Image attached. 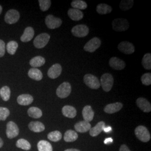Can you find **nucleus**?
I'll use <instances>...</instances> for the list:
<instances>
[{
  "label": "nucleus",
  "mask_w": 151,
  "mask_h": 151,
  "mask_svg": "<svg viewBox=\"0 0 151 151\" xmlns=\"http://www.w3.org/2000/svg\"><path fill=\"white\" fill-rule=\"evenodd\" d=\"M113 29L115 31L122 32L127 30L129 27V23L127 19L123 18L115 19L112 22Z\"/></svg>",
  "instance_id": "1"
},
{
  "label": "nucleus",
  "mask_w": 151,
  "mask_h": 151,
  "mask_svg": "<svg viewBox=\"0 0 151 151\" xmlns=\"http://www.w3.org/2000/svg\"><path fill=\"white\" fill-rule=\"evenodd\" d=\"M113 84L114 78L111 74L106 73L101 76L100 80V86H101L104 91H110L113 87Z\"/></svg>",
  "instance_id": "2"
},
{
  "label": "nucleus",
  "mask_w": 151,
  "mask_h": 151,
  "mask_svg": "<svg viewBox=\"0 0 151 151\" xmlns=\"http://www.w3.org/2000/svg\"><path fill=\"white\" fill-rule=\"evenodd\" d=\"M135 134L138 139L143 142H148L151 139V134L148 130L143 125H139L135 129Z\"/></svg>",
  "instance_id": "3"
},
{
  "label": "nucleus",
  "mask_w": 151,
  "mask_h": 151,
  "mask_svg": "<svg viewBox=\"0 0 151 151\" xmlns=\"http://www.w3.org/2000/svg\"><path fill=\"white\" fill-rule=\"evenodd\" d=\"M71 91L72 87L70 83L67 82H64L57 88L56 94L60 99H65L70 96Z\"/></svg>",
  "instance_id": "4"
},
{
  "label": "nucleus",
  "mask_w": 151,
  "mask_h": 151,
  "mask_svg": "<svg viewBox=\"0 0 151 151\" xmlns=\"http://www.w3.org/2000/svg\"><path fill=\"white\" fill-rule=\"evenodd\" d=\"M50 38V35L47 33H42L38 35L33 42L34 47L38 49L43 48L48 43Z\"/></svg>",
  "instance_id": "5"
},
{
  "label": "nucleus",
  "mask_w": 151,
  "mask_h": 151,
  "mask_svg": "<svg viewBox=\"0 0 151 151\" xmlns=\"http://www.w3.org/2000/svg\"><path fill=\"white\" fill-rule=\"evenodd\" d=\"M83 81L86 86L91 89H98L100 87V83L95 76L91 74H86L84 76Z\"/></svg>",
  "instance_id": "6"
},
{
  "label": "nucleus",
  "mask_w": 151,
  "mask_h": 151,
  "mask_svg": "<svg viewBox=\"0 0 151 151\" xmlns=\"http://www.w3.org/2000/svg\"><path fill=\"white\" fill-rule=\"evenodd\" d=\"M73 36L77 38H83L86 37L89 32V28L86 25H77L71 30Z\"/></svg>",
  "instance_id": "7"
},
{
  "label": "nucleus",
  "mask_w": 151,
  "mask_h": 151,
  "mask_svg": "<svg viewBox=\"0 0 151 151\" xmlns=\"http://www.w3.org/2000/svg\"><path fill=\"white\" fill-rule=\"evenodd\" d=\"M101 42L99 38L94 37L92 38L85 45L83 49L85 51L93 53L95 52L97 49L99 48L101 46Z\"/></svg>",
  "instance_id": "8"
},
{
  "label": "nucleus",
  "mask_w": 151,
  "mask_h": 151,
  "mask_svg": "<svg viewBox=\"0 0 151 151\" xmlns=\"http://www.w3.org/2000/svg\"><path fill=\"white\" fill-rule=\"evenodd\" d=\"M45 22L47 27L50 29H55L60 27L62 24V20L58 17H55L52 15H49L45 19Z\"/></svg>",
  "instance_id": "9"
},
{
  "label": "nucleus",
  "mask_w": 151,
  "mask_h": 151,
  "mask_svg": "<svg viewBox=\"0 0 151 151\" xmlns=\"http://www.w3.org/2000/svg\"><path fill=\"white\" fill-rule=\"evenodd\" d=\"M19 134V129L14 122H9L6 125V135L8 138L12 139Z\"/></svg>",
  "instance_id": "10"
},
{
  "label": "nucleus",
  "mask_w": 151,
  "mask_h": 151,
  "mask_svg": "<svg viewBox=\"0 0 151 151\" xmlns=\"http://www.w3.org/2000/svg\"><path fill=\"white\" fill-rule=\"evenodd\" d=\"M118 49L123 53L131 54L135 52V47L132 43L128 41H123L119 44Z\"/></svg>",
  "instance_id": "11"
},
{
  "label": "nucleus",
  "mask_w": 151,
  "mask_h": 151,
  "mask_svg": "<svg viewBox=\"0 0 151 151\" xmlns=\"http://www.w3.org/2000/svg\"><path fill=\"white\" fill-rule=\"evenodd\" d=\"M20 19V14L16 10H10L7 11L5 16V21L9 24H14L18 22Z\"/></svg>",
  "instance_id": "12"
},
{
  "label": "nucleus",
  "mask_w": 151,
  "mask_h": 151,
  "mask_svg": "<svg viewBox=\"0 0 151 151\" xmlns=\"http://www.w3.org/2000/svg\"><path fill=\"white\" fill-rule=\"evenodd\" d=\"M109 65L115 70H122L126 66L125 62L124 60L118 57H114L109 60Z\"/></svg>",
  "instance_id": "13"
},
{
  "label": "nucleus",
  "mask_w": 151,
  "mask_h": 151,
  "mask_svg": "<svg viewBox=\"0 0 151 151\" xmlns=\"http://www.w3.org/2000/svg\"><path fill=\"white\" fill-rule=\"evenodd\" d=\"M62 71V66L58 63H56L53 65L49 69L47 75L50 78L55 79L60 75Z\"/></svg>",
  "instance_id": "14"
},
{
  "label": "nucleus",
  "mask_w": 151,
  "mask_h": 151,
  "mask_svg": "<svg viewBox=\"0 0 151 151\" xmlns=\"http://www.w3.org/2000/svg\"><path fill=\"white\" fill-rule=\"evenodd\" d=\"M137 105L145 113H150L151 111V103L143 97H139L136 101Z\"/></svg>",
  "instance_id": "15"
},
{
  "label": "nucleus",
  "mask_w": 151,
  "mask_h": 151,
  "mask_svg": "<svg viewBox=\"0 0 151 151\" xmlns=\"http://www.w3.org/2000/svg\"><path fill=\"white\" fill-rule=\"evenodd\" d=\"M123 106V105L121 103H113V104H110L107 105L105 108H104V111L106 113L111 114L115 113L116 112L119 111Z\"/></svg>",
  "instance_id": "16"
},
{
  "label": "nucleus",
  "mask_w": 151,
  "mask_h": 151,
  "mask_svg": "<svg viewBox=\"0 0 151 151\" xmlns=\"http://www.w3.org/2000/svg\"><path fill=\"white\" fill-rule=\"evenodd\" d=\"M91 128V125L85 120L80 121L75 125L76 131L79 133H86Z\"/></svg>",
  "instance_id": "17"
},
{
  "label": "nucleus",
  "mask_w": 151,
  "mask_h": 151,
  "mask_svg": "<svg viewBox=\"0 0 151 151\" xmlns=\"http://www.w3.org/2000/svg\"><path fill=\"white\" fill-rule=\"evenodd\" d=\"M82 113L83 119L86 122L90 123L93 119L95 113L90 105L85 106L82 110Z\"/></svg>",
  "instance_id": "18"
},
{
  "label": "nucleus",
  "mask_w": 151,
  "mask_h": 151,
  "mask_svg": "<svg viewBox=\"0 0 151 151\" xmlns=\"http://www.w3.org/2000/svg\"><path fill=\"white\" fill-rule=\"evenodd\" d=\"M34 99L29 94H22L19 96L17 99V103L22 106H27L33 102Z\"/></svg>",
  "instance_id": "19"
},
{
  "label": "nucleus",
  "mask_w": 151,
  "mask_h": 151,
  "mask_svg": "<svg viewBox=\"0 0 151 151\" xmlns=\"http://www.w3.org/2000/svg\"><path fill=\"white\" fill-rule=\"evenodd\" d=\"M68 15L73 21H80L83 17V14L81 10L73 8L68 10Z\"/></svg>",
  "instance_id": "20"
},
{
  "label": "nucleus",
  "mask_w": 151,
  "mask_h": 151,
  "mask_svg": "<svg viewBox=\"0 0 151 151\" xmlns=\"http://www.w3.org/2000/svg\"><path fill=\"white\" fill-rule=\"evenodd\" d=\"M34 35V30L33 28L30 27H26L24 33L20 38V40L22 42L26 43L30 41Z\"/></svg>",
  "instance_id": "21"
},
{
  "label": "nucleus",
  "mask_w": 151,
  "mask_h": 151,
  "mask_svg": "<svg viewBox=\"0 0 151 151\" xmlns=\"http://www.w3.org/2000/svg\"><path fill=\"white\" fill-rule=\"evenodd\" d=\"M63 115L68 118H74L77 115V111L75 108L70 105H65L62 109Z\"/></svg>",
  "instance_id": "22"
},
{
  "label": "nucleus",
  "mask_w": 151,
  "mask_h": 151,
  "mask_svg": "<svg viewBox=\"0 0 151 151\" xmlns=\"http://www.w3.org/2000/svg\"><path fill=\"white\" fill-rule=\"evenodd\" d=\"M105 128V124L104 122L101 121L99 122L95 127L91 128L90 130V135L92 137H96L99 135L102 132L104 128Z\"/></svg>",
  "instance_id": "23"
},
{
  "label": "nucleus",
  "mask_w": 151,
  "mask_h": 151,
  "mask_svg": "<svg viewBox=\"0 0 151 151\" xmlns=\"http://www.w3.org/2000/svg\"><path fill=\"white\" fill-rule=\"evenodd\" d=\"M28 127L31 131L35 133H40L45 130L44 125L38 121L31 122L28 125Z\"/></svg>",
  "instance_id": "24"
},
{
  "label": "nucleus",
  "mask_w": 151,
  "mask_h": 151,
  "mask_svg": "<svg viewBox=\"0 0 151 151\" xmlns=\"http://www.w3.org/2000/svg\"><path fill=\"white\" fill-rule=\"evenodd\" d=\"M29 77L35 81H40L43 78L42 72L38 68H32L28 72Z\"/></svg>",
  "instance_id": "25"
},
{
  "label": "nucleus",
  "mask_w": 151,
  "mask_h": 151,
  "mask_svg": "<svg viewBox=\"0 0 151 151\" xmlns=\"http://www.w3.org/2000/svg\"><path fill=\"white\" fill-rule=\"evenodd\" d=\"M45 60L42 56L35 57L32 58L29 62V64L32 68H37V67H42L45 64Z\"/></svg>",
  "instance_id": "26"
},
{
  "label": "nucleus",
  "mask_w": 151,
  "mask_h": 151,
  "mask_svg": "<svg viewBox=\"0 0 151 151\" xmlns=\"http://www.w3.org/2000/svg\"><path fill=\"white\" fill-rule=\"evenodd\" d=\"M113 11V9L110 6L105 4H100L96 7L97 13L101 15H105L110 14Z\"/></svg>",
  "instance_id": "27"
},
{
  "label": "nucleus",
  "mask_w": 151,
  "mask_h": 151,
  "mask_svg": "<svg viewBox=\"0 0 151 151\" xmlns=\"http://www.w3.org/2000/svg\"><path fill=\"white\" fill-rule=\"evenodd\" d=\"M78 138L77 133L72 130H68L65 132L64 135V140L66 142H75Z\"/></svg>",
  "instance_id": "28"
},
{
  "label": "nucleus",
  "mask_w": 151,
  "mask_h": 151,
  "mask_svg": "<svg viewBox=\"0 0 151 151\" xmlns=\"http://www.w3.org/2000/svg\"><path fill=\"white\" fill-rule=\"evenodd\" d=\"M28 115L34 119H38L42 116L43 113L42 110L37 107H31L27 110Z\"/></svg>",
  "instance_id": "29"
},
{
  "label": "nucleus",
  "mask_w": 151,
  "mask_h": 151,
  "mask_svg": "<svg viewBox=\"0 0 151 151\" xmlns=\"http://www.w3.org/2000/svg\"><path fill=\"white\" fill-rule=\"evenodd\" d=\"M37 147L39 151H53L51 144L47 140H40L38 142Z\"/></svg>",
  "instance_id": "30"
},
{
  "label": "nucleus",
  "mask_w": 151,
  "mask_h": 151,
  "mask_svg": "<svg viewBox=\"0 0 151 151\" xmlns=\"http://www.w3.org/2000/svg\"><path fill=\"white\" fill-rule=\"evenodd\" d=\"M71 6L73 9H77L79 10H85L87 7V4L84 1L82 0H73L71 2Z\"/></svg>",
  "instance_id": "31"
},
{
  "label": "nucleus",
  "mask_w": 151,
  "mask_h": 151,
  "mask_svg": "<svg viewBox=\"0 0 151 151\" xmlns=\"http://www.w3.org/2000/svg\"><path fill=\"white\" fill-rule=\"evenodd\" d=\"M16 146L17 148H21L22 150L29 151L31 149L30 143L25 139H20L17 141Z\"/></svg>",
  "instance_id": "32"
},
{
  "label": "nucleus",
  "mask_w": 151,
  "mask_h": 151,
  "mask_svg": "<svg viewBox=\"0 0 151 151\" xmlns=\"http://www.w3.org/2000/svg\"><path fill=\"white\" fill-rule=\"evenodd\" d=\"M11 91L10 88L8 86L2 87L0 90V95L2 100L5 101H7L10 98Z\"/></svg>",
  "instance_id": "33"
},
{
  "label": "nucleus",
  "mask_w": 151,
  "mask_h": 151,
  "mask_svg": "<svg viewBox=\"0 0 151 151\" xmlns=\"http://www.w3.org/2000/svg\"><path fill=\"white\" fill-rule=\"evenodd\" d=\"M142 64L144 68L147 70H150L151 69V54L146 53L144 55L142 60Z\"/></svg>",
  "instance_id": "34"
},
{
  "label": "nucleus",
  "mask_w": 151,
  "mask_h": 151,
  "mask_svg": "<svg viewBox=\"0 0 151 151\" xmlns=\"http://www.w3.org/2000/svg\"><path fill=\"white\" fill-rule=\"evenodd\" d=\"M134 5L133 0H123L120 2L119 7L122 11L129 10Z\"/></svg>",
  "instance_id": "35"
},
{
  "label": "nucleus",
  "mask_w": 151,
  "mask_h": 151,
  "mask_svg": "<svg viewBox=\"0 0 151 151\" xmlns=\"http://www.w3.org/2000/svg\"><path fill=\"white\" fill-rule=\"evenodd\" d=\"M62 133L60 132V131H58V130L52 132L48 134V139L54 142L60 141L62 139Z\"/></svg>",
  "instance_id": "36"
},
{
  "label": "nucleus",
  "mask_w": 151,
  "mask_h": 151,
  "mask_svg": "<svg viewBox=\"0 0 151 151\" xmlns=\"http://www.w3.org/2000/svg\"><path fill=\"white\" fill-rule=\"evenodd\" d=\"M18 48V44L15 41L9 42L6 46V49L8 53L11 55H14Z\"/></svg>",
  "instance_id": "37"
},
{
  "label": "nucleus",
  "mask_w": 151,
  "mask_h": 151,
  "mask_svg": "<svg viewBox=\"0 0 151 151\" xmlns=\"http://www.w3.org/2000/svg\"><path fill=\"white\" fill-rule=\"evenodd\" d=\"M38 2L40 9L42 11H47L51 5V1L50 0H39Z\"/></svg>",
  "instance_id": "38"
},
{
  "label": "nucleus",
  "mask_w": 151,
  "mask_h": 151,
  "mask_svg": "<svg viewBox=\"0 0 151 151\" xmlns=\"http://www.w3.org/2000/svg\"><path fill=\"white\" fill-rule=\"evenodd\" d=\"M141 81L143 85L146 86H149L151 84V73H146L143 74L141 77Z\"/></svg>",
  "instance_id": "39"
},
{
  "label": "nucleus",
  "mask_w": 151,
  "mask_h": 151,
  "mask_svg": "<svg viewBox=\"0 0 151 151\" xmlns=\"http://www.w3.org/2000/svg\"><path fill=\"white\" fill-rule=\"evenodd\" d=\"M10 115V111L7 108L0 107V121H4Z\"/></svg>",
  "instance_id": "40"
},
{
  "label": "nucleus",
  "mask_w": 151,
  "mask_h": 151,
  "mask_svg": "<svg viewBox=\"0 0 151 151\" xmlns=\"http://www.w3.org/2000/svg\"><path fill=\"white\" fill-rule=\"evenodd\" d=\"M5 54V43L0 39V58L2 57Z\"/></svg>",
  "instance_id": "41"
},
{
  "label": "nucleus",
  "mask_w": 151,
  "mask_h": 151,
  "mask_svg": "<svg viewBox=\"0 0 151 151\" xmlns=\"http://www.w3.org/2000/svg\"><path fill=\"white\" fill-rule=\"evenodd\" d=\"M119 151H131L129 149V148L125 145H123L120 146V149H119Z\"/></svg>",
  "instance_id": "42"
},
{
  "label": "nucleus",
  "mask_w": 151,
  "mask_h": 151,
  "mask_svg": "<svg viewBox=\"0 0 151 151\" xmlns=\"http://www.w3.org/2000/svg\"><path fill=\"white\" fill-rule=\"evenodd\" d=\"M113 142V140L112 138H106L105 140H104V143L106 145H108V144H110Z\"/></svg>",
  "instance_id": "43"
},
{
  "label": "nucleus",
  "mask_w": 151,
  "mask_h": 151,
  "mask_svg": "<svg viewBox=\"0 0 151 151\" xmlns=\"http://www.w3.org/2000/svg\"><path fill=\"white\" fill-rule=\"evenodd\" d=\"M104 131L105 132H106V133H109L111 131V127H106V128H104Z\"/></svg>",
  "instance_id": "44"
},
{
  "label": "nucleus",
  "mask_w": 151,
  "mask_h": 151,
  "mask_svg": "<svg viewBox=\"0 0 151 151\" xmlns=\"http://www.w3.org/2000/svg\"><path fill=\"white\" fill-rule=\"evenodd\" d=\"M64 151H80L78 150H77V149H75V148H70V149H67V150H65Z\"/></svg>",
  "instance_id": "45"
},
{
  "label": "nucleus",
  "mask_w": 151,
  "mask_h": 151,
  "mask_svg": "<svg viewBox=\"0 0 151 151\" xmlns=\"http://www.w3.org/2000/svg\"><path fill=\"white\" fill-rule=\"evenodd\" d=\"M4 145V141L2 139V138H0V148Z\"/></svg>",
  "instance_id": "46"
},
{
  "label": "nucleus",
  "mask_w": 151,
  "mask_h": 151,
  "mask_svg": "<svg viewBox=\"0 0 151 151\" xmlns=\"http://www.w3.org/2000/svg\"><path fill=\"white\" fill-rule=\"evenodd\" d=\"M2 11V7L0 5V14H1Z\"/></svg>",
  "instance_id": "47"
}]
</instances>
